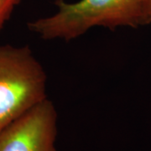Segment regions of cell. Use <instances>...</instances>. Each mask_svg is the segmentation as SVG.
<instances>
[{"mask_svg": "<svg viewBox=\"0 0 151 151\" xmlns=\"http://www.w3.org/2000/svg\"><path fill=\"white\" fill-rule=\"evenodd\" d=\"M55 4L53 14L28 23V29L45 40L69 41L94 27L145 25L144 0H56Z\"/></svg>", "mask_w": 151, "mask_h": 151, "instance_id": "1", "label": "cell"}, {"mask_svg": "<svg viewBox=\"0 0 151 151\" xmlns=\"http://www.w3.org/2000/svg\"><path fill=\"white\" fill-rule=\"evenodd\" d=\"M47 76L28 45H0V130L47 98Z\"/></svg>", "mask_w": 151, "mask_h": 151, "instance_id": "2", "label": "cell"}, {"mask_svg": "<svg viewBox=\"0 0 151 151\" xmlns=\"http://www.w3.org/2000/svg\"><path fill=\"white\" fill-rule=\"evenodd\" d=\"M57 113L48 98L0 130V151H56Z\"/></svg>", "mask_w": 151, "mask_h": 151, "instance_id": "3", "label": "cell"}, {"mask_svg": "<svg viewBox=\"0 0 151 151\" xmlns=\"http://www.w3.org/2000/svg\"><path fill=\"white\" fill-rule=\"evenodd\" d=\"M21 0H0V33Z\"/></svg>", "mask_w": 151, "mask_h": 151, "instance_id": "4", "label": "cell"}, {"mask_svg": "<svg viewBox=\"0 0 151 151\" xmlns=\"http://www.w3.org/2000/svg\"><path fill=\"white\" fill-rule=\"evenodd\" d=\"M144 19L145 24L151 23V0H144Z\"/></svg>", "mask_w": 151, "mask_h": 151, "instance_id": "5", "label": "cell"}]
</instances>
